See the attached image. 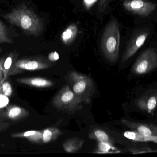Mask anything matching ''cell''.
Here are the masks:
<instances>
[{"label":"cell","instance_id":"cell-18","mask_svg":"<svg viewBox=\"0 0 157 157\" xmlns=\"http://www.w3.org/2000/svg\"><path fill=\"white\" fill-rule=\"evenodd\" d=\"M120 152V150L113 146L112 144L105 142H99L95 153L97 154H117Z\"/></svg>","mask_w":157,"mask_h":157},{"label":"cell","instance_id":"cell-5","mask_svg":"<svg viewBox=\"0 0 157 157\" xmlns=\"http://www.w3.org/2000/svg\"><path fill=\"white\" fill-rule=\"evenodd\" d=\"M54 65L52 62L44 57H29L15 61L8 73L11 76L22 73L25 71H34L45 70Z\"/></svg>","mask_w":157,"mask_h":157},{"label":"cell","instance_id":"cell-29","mask_svg":"<svg viewBox=\"0 0 157 157\" xmlns=\"http://www.w3.org/2000/svg\"><path fill=\"white\" fill-rule=\"evenodd\" d=\"M8 127L7 124H0V131H3L6 128Z\"/></svg>","mask_w":157,"mask_h":157},{"label":"cell","instance_id":"cell-6","mask_svg":"<svg viewBox=\"0 0 157 157\" xmlns=\"http://www.w3.org/2000/svg\"><path fill=\"white\" fill-rule=\"evenodd\" d=\"M157 68V51L149 48L143 52L132 67V72L136 75H144Z\"/></svg>","mask_w":157,"mask_h":157},{"label":"cell","instance_id":"cell-7","mask_svg":"<svg viewBox=\"0 0 157 157\" xmlns=\"http://www.w3.org/2000/svg\"><path fill=\"white\" fill-rule=\"evenodd\" d=\"M150 34L149 29L144 28L136 31L128 41L122 57V62L124 63L132 57L144 45Z\"/></svg>","mask_w":157,"mask_h":157},{"label":"cell","instance_id":"cell-8","mask_svg":"<svg viewBox=\"0 0 157 157\" xmlns=\"http://www.w3.org/2000/svg\"><path fill=\"white\" fill-rule=\"evenodd\" d=\"M124 8L129 12L143 17H148L156 9L157 4L145 0H125Z\"/></svg>","mask_w":157,"mask_h":157},{"label":"cell","instance_id":"cell-4","mask_svg":"<svg viewBox=\"0 0 157 157\" xmlns=\"http://www.w3.org/2000/svg\"><path fill=\"white\" fill-rule=\"evenodd\" d=\"M81 100L72 91L70 86H64L52 100L53 107L58 110L74 112L82 108Z\"/></svg>","mask_w":157,"mask_h":157},{"label":"cell","instance_id":"cell-10","mask_svg":"<svg viewBox=\"0 0 157 157\" xmlns=\"http://www.w3.org/2000/svg\"><path fill=\"white\" fill-rule=\"evenodd\" d=\"M17 83L38 88H50L55 85V83L47 78L40 77H24L16 79Z\"/></svg>","mask_w":157,"mask_h":157},{"label":"cell","instance_id":"cell-9","mask_svg":"<svg viewBox=\"0 0 157 157\" xmlns=\"http://www.w3.org/2000/svg\"><path fill=\"white\" fill-rule=\"evenodd\" d=\"M123 125L132 131L137 132L141 134L150 136H157V125L151 123L135 122L125 119L121 120Z\"/></svg>","mask_w":157,"mask_h":157},{"label":"cell","instance_id":"cell-16","mask_svg":"<svg viewBox=\"0 0 157 157\" xmlns=\"http://www.w3.org/2000/svg\"><path fill=\"white\" fill-rule=\"evenodd\" d=\"M41 132V143H48L55 141L61 134V131L55 127L47 128Z\"/></svg>","mask_w":157,"mask_h":157},{"label":"cell","instance_id":"cell-20","mask_svg":"<svg viewBox=\"0 0 157 157\" xmlns=\"http://www.w3.org/2000/svg\"><path fill=\"white\" fill-rule=\"evenodd\" d=\"M13 54H11L4 61L3 65V70L4 77V80L7 79L8 77V73L12 65L15 62L13 61Z\"/></svg>","mask_w":157,"mask_h":157},{"label":"cell","instance_id":"cell-24","mask_svg":"<svg viewBox=\"0 0 157 157\" xmlns=\"http://www.w3.org/2000/svg\"><path fill=\"white\" fill-rule=\"evenodd\" d=\"M110 0H100L98 5V10L99 12H102L107 8Z\"/></svg>","mask_w":157,"mask_h":157},{"label":"cell","instance_id":"cell-23","mask_svg":"<svg viewBox=\"0 0 157 157\" xmlns=\"http://www.w3.org/2000/svg\"><path fill=\"white\" fill-rule=\"evenodd\" d=\"M133 154H145V153L157 152V149H152L149 147H141V148H131L128 149Z\"/></svg>","mask_w":157,"mask_h":157},{"label":"cell","instance_id":"cell-19","mask_svg":"<svg viewBox=\"0 0 157 157\" xmlns=\"http://www.w3.org/2000/svg\"><path fill=\"white\" fill-rule=\"evenodd\" d=\"M89 137L91 139L98 140L99 142H105L113 144L112 141L108 134L104 131L99 129H97L91 132L90 134Z\"/></svg>","mask_w":157,"mask_h":157},{"label":"cell","instance_id":"cell-22","mask_svg":"<svg viewBox=\"0 0 157 157\" xmlns=\"http://www.w3.org/2000/svg\"><path fill=\"white\" fill-rule=\"evenodd\" d=\"M1 91L2 94L7 97H10L12 95L13 89L12 86L9 82L3 80L1 85Z\"/></svg>","mask_w":157,"mask_h":157},{"label":"cell","instance_id":"cell-14","mask_svg":"<svg viewBox=\"0 0 157 157\" xmlns=\"http://www.w3.org/2000/svg\"><path fill=\"white\" fill-rule=\"evenodd\" d=\"M84 143V140L80 138H70L63 143V147L67 153H76L82 147Z\"/></svg>","mask_w":157,"mask_h":157},{"label":"cell","instance_id":"cell-27","mask_svg":"<svg viewBox=\"0 0 157 157\" xmlns=\"http://www.w3.org/2000/svg\"><path fill=\"white\" fill-rule=\"evenodd\" d=\"M4 59L2 58L0 60V92L1 91V85H2V83L4 80V73L3 70V65Z\"/></svg>","mask_w":157,"mask_h":157},{"label":"cell","instance_id":"cell-21","mask_svg":"<svg viewBox=\"0 0 157 157\" xmlns=\"http://www.w3.org/2000/svg\"><path fill=\"white\" fill-rule=\"evenodd\" d=\"M0 42L11 43V40L8 37L6 28L1 21H0Z\"/></svg>","mask_w":157,"mask_h":157},{"label":"cell","instance_id":"cell-25","mask_svg":"<svg viewBox=\"0 0 157 157\" xmlns=\"http://www.w3.org/2000/svg\"><path fill=\"white\" fill-rule=\"evenodd\" d=\"M9 100L8 97L0 92V108H4L8 104Z\"/></svg>","mask_w":157,"mask_h":157},{"label":"cell","instance_id":"cell-12","mask_svg":"<svg viewBox=\"0 0 157 157\" xmlns=\"http://www.w3.org/2000/svg\"><path fill=\"white\" fill-rule=\"evenodd\" d=\"M2 114L4 117L9 120L17 121L28 117L29 112L24 108L15 105H11L6 107V109Z\"/></svg>","mask_w":157,"mask_h":157},{"label":"cell","instance_id":"cell-1","mask_svg":"<svg viewBox=\"0 0 157 157\" xmlns=\"http://www.w3.org/2000/svg\"><path fill=\"white\" fill-rule=\"evenodd\" d=\"M6 18L10 23L19 27L30 35L38 36L44 28L42 19L25 5L13 9L6 15Z\"/></svg>","mask_w":157,"mask_h":157},{"label":"cell","instance_id":"cell-17","mask_svg":"<svg viewBox=\"0 0 157 157\" xmlns=\"http://www.w3.org/2000/svg\"><path fill=\"white\" fill-rule=\"evenodd\" d=\"M41 131H30L25 132L13 134L11 135L13 138H25L33 143H41Z\"/></svg>","mask_w":157,"mask_h":157},{"label":"cell","instance_id":"cell-11","mask_svg":"<svg viewBox=\"0 0 157 157\" xmlns=\"http://www.w3.org/2000/svg\"><path fill=\"white\" fill-rule=\"evenodd\" d=\"M135 104L141 110L153 115L157 106V95L141 97L136 100Z\"/></svg>","mask_w":157,"mask_h":157},{"label":"cell","instance_id":"cell-30","mask_svg":"<svg viewBox=\"0 0 157 157\" xmlns=\"http://www.w3.org/2000/svg\"><path fill=\"white\" fill-rule=\"evenodd\" d=\"M0 52H1V49H0Z\"/></svg>","mask_w":157,"mask_h":157},{"label":"cell","instance_id":"cell-15","mask_svg":"<svg viewBox=\"0 0 157 157\" xmlns=\"http://www.w3.org/2000/svg\"><path fill=\"white\" fill-rule=\"evenodd\" d=\"M124 135L128 139L135 142H152L157 143V136L144 135L135 131L125 132Z\"/></svg>","mask_w":157,"mask_h":157},{"label":"cell","instance_id":"cell-3","mask_svg":"<svg viewBox=\"0 0 157 157\" xmlns=\"http://www.w3.org/2000/svg\"><path fill=\"white\" fill-rule=\"evenodd\" d=\"M67 77L71 88L75 95L83 103H90L95 91V84L92 79L75 71L69 72Z\"/></svg>","mask_w":157,"mask_h":157},{"label":"cell","instance_id":"cell-13","mask_svg":"<svg viewBox=\"0 0 157 157\" xmlns=\"http://www.w3.org/2000/svg\"><path fill=\"white\" fill-rule=\"evenodd\" d=\"M78 32L77 25L75 23L70 24L61 35L62 42L65 46H70L75 40Z\"/></svg>","mask_w":157,"mask_h":157},{"label":"cell","instance_id":"cell-28","mask_svg":"<svg viewBox=\"0 0 157 157\" xmlns=\"http://www.w3.org/2000/svg\"><path fill=\"white\" fill-rule=\"evenodd\" d=\"M98 0H83V3L86 9H89Z\"/></svg>","mask_w":157,"mask_h":157},{"label":"cell","instance_id":"cell-2","mask_svg":"<svg viewBox=\"0 0 157 157\" xmlns=\"http://www.w3.org/2000/svg\"><path fill=\"white\" fill-rule=\"evenodd\" d=\"M120 33L116 19L111 20L105 27L101 37V48L103 55L111 62H115L120 53Z\"/></svg>","mask_w":157,"mask_h":157},{"label":"cell","instance_id":"cell-26","mask_svg":"<svg viewBox=\"0 0 157 157\" xmlns=\"http://www.w3.org/2000/svg\"><path fill=\"white\" fill-rule=\"evenodd\" d=\"M48 59L51 62H55L58 61L59 59V53L56 51L52 52L48 56Z\"/></svg>","mask_w":157,"mask_h":157}]
</instances>
